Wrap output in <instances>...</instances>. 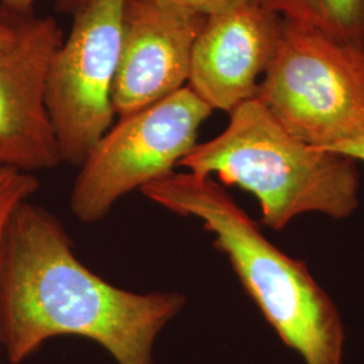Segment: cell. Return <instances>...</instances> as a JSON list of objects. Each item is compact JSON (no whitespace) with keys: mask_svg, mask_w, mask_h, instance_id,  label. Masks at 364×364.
I'll return each instance as SVG.
<instances>
[{"mask_svg":"<svg viewBox=\"0 0 364 364\" xmlns=\"http://www.w3.org/2000/svg\"><path fill=\"white\" fill-rule=\"evenodd\" d=\"M336 153L350 156L352 159H355L356 162L358 161H363L364 162V131L360 135H358L355 139H352L351 142L341 146Z\"/></svg>","mask_w":364,"mask_h":364,"instance_id":"4fadbf2b","label":"cell"},{"mask_svg":"<svg viewBox=\"0 0 364 364\" xmlns=\"http://www.w3.org/2000/svg\"><path fill=\"white\" fill-rule=\"evenodd\" d=\"M186 304L178 291L135 293L78 259L54 213L30 200L0 250V317L7 359L21 364L58 336L88 338L117 364H153L158 335Z\"/></svg>","mask_w":364,"mask_h":364,"instance_id":"6da1fadb","label":"cell"},{"mask_svg":"<svg viewBox=\"0 0 364 364\" xmlns=\"http://www.w3.org/2000/svg\"><path fill=\"white\" fill-rule=\"evenodd\" d=\"M257 97L293 136L336 153L364 131V48L282 21Z\"/></svg>","mask_w":364,"mask_h":364,"instance_id":"277c9868","label":"cell"},{"mask_svg":"<svg viewBox=\"0 0 364 364\" xmlns=\"http://www.w3.org/2000/svg\"><path fill=\"white\" fill-rule=\"evenodd\" d=\"M141 193L176 215L203 221L266 321L305 364L343 363L346 335L335 302L302 260L267 240L223 185L174 171Z\"/></svg>","mask_w":364,"mask_h":364,"instance_id":"7a4b0ae2","label":"cell"},{"mask_svg":"<svg viewBox=\"0 0 364 364\" xmlns=\"http://www.w3.org/2000/svg\"><path fill=\"white\" fill-rule=\"evenodd\" d=\"M41 182L36 174L0 168V250L14 213L37 193Z\"/></svg>","mask_w":364,"mask_h":364,"instance_id":"8fae6325","label":"cell"},{"mask_svg":"<svg viewBox=\"0 0 364 364\" xmlns=\"http://www.w3.org/2000/svg\"><path fill=\"white\" fill-rule=\"evenodd\" d=\"M212 112L186 85L119 117L78 168L69 197L73 216L85 224L103 220L122 197L174 173Z\"/></svg>","mask_w":364,"mask_h":364,"instance_id":"5b68a950","label":"cell"},{"mask_svg":"<svg viewBox=\"0 0 364 364\" xmlns=\"http://www.w3.org/2000/svg\"><path fill=\"white\" fill-rule=\"evenodd\" d=\"M205 16L156 0H126L112 107L130 115L188 85L196 38Z\"/></svg>","mask_w":364,"mask_h":364,"instance_id":"ba28073f","label":"cell"},{"mask_svg":"<svg viewBox=\"0 0 364 364\" xmlns=\"http://www.w3.org/2000/svg\"><path fill=\"white\" fill-rule=\"evenodd\" d=\"M4 352V343H3V326H1V317H0V353Z\"/></svg>","mask_w":364,"mask_h":364,"instance_id":"9a60e30c","label":"cell"},{"mask_svg":"<svg viewBox=\"0 0 364 364\" xmlns=\"http://www.w3.org/2000/svg\"><path fill=\"white\" fill-rule=\"evenodd\" d=\"M126 0H73V21L53 58L46 108L63 164L80 168L114 124L117 75Z\"/></svg>","mask_w":364,"mask_h":364,"instance_id":"8992f818","label":"cell"},{"mask_svg":"<svg viewBox=\"0 0 364 364\" xmlns=\"http://www.w3.org/2000/svg\"><path fill=\"white\" fill-rule=\"evenodd\" d=\"M282 21L258 0L210 15L193 45L188 87L215 111L257 97Z\"/></svg>","mask_w":364,"mask_h":364,"instance_id":"9c48e42d","label":"cell"},{"mask_svg":"<svg viewBox=\"0 0 364 364\" xmlns=\"http://www.w3.org/2000/svg\"><path fill=\"white\" fill-rule=\"evenodd\" d=\"M281 21L364 48V0H258Z\"/></svg>","mask_w":364,"mask_h":364,"instance_id":"30bf717a","label":"cell"},{"mask_svg":"<svg viewBox=\"0 0 364 364\" xmlns=\"http://www.w3.org/2000/svg\"><path fill=\"white\" fill-rule=\"evenodd\" d=\"M37 0H0V6L13 9L16 11H36L34 4Z\"/></svg>","mask_w":364,"mask_h":364,"instance_id":"5bb4252c","label":"cell"},{"mask_svg":"<svg viewBox=\"0 0 364 364\" xmlns=\"http://www.w3.org/2000/svg\"><path fill=\"white\" fill-rule=\"evenodd\" d=\"M178 166L251 192L274 231L311 212L346 219L359 205L356 161L299 141L258 97L234 108L227 127L196 144Z\"/></svg>","mask_w":364,"mask_h":364,"instance_id":"3957f363","label":"cell"},{"mask_svg":"<svg viewBox=\"0 0 364 364\" xmlns=\"http://www.w3.org/2000/svg\"><path fill=\"white\" fill-rule=\"evenodd\" d=\"M64 33L36 11L0 6V168L36 174L63 164L46 82Z\"/></svg>","mask_w":364,"mask_h":364,"instance_id":"52a82bcc","label":"cell"},{"mask_svg":"<svg viewBox=\"0 0 364 364\" xmlns=\"http://www.w3.org/2000/svg\"><path fill=\"white\" fill-rule=\"evenodd\" d=\"M156 1L208 18L210 15L227 11L232 7L247 3L251 0H156Z\"/></svg>","mask_w":364,"mask_h":364,"instance_id":"7c38bea8","label":"cell"}]
</instances>
